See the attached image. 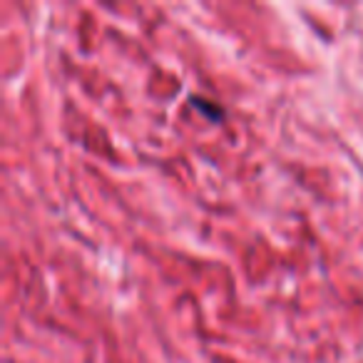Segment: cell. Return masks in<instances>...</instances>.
<instances>
[{
	"instance_id": "obj_1",
	"label": "cell",
	"mask_w": 363,
	"mask_h": 363,
	"mask_svg": "<svg viewBox=\"0 0 363 363\" xmlns=\"http://www.w3.org/2000/svg\"><path fill=\"white\" fill-rule=\"evenodd\" d=\"M189 105H192L194 110L202 112V115H207L212 122H222L224 120V110L217 105V102H209L207 97H202V95H189Z\"/></svg>"
}]
</instances>
